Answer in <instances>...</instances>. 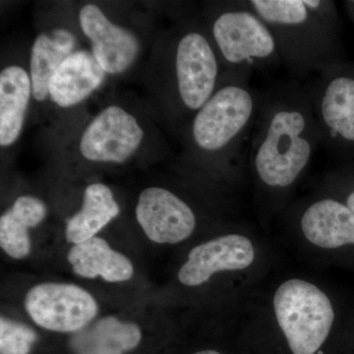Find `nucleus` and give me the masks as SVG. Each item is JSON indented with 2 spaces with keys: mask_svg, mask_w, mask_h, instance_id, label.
<instances>
[{
  "mask_svg": "<svg viewBox=\"0 0 354 354\" xmlns=\"http://www.w3.org/2000/svg\"><path fill=\"white\" fill-rule=\"evenodd\" d=\"M48 209L43 200L23 195L0 218V246L13 259H24L31 252L29 230L46 218Z\"/></svg>",
  "mask_w": 354,
  "mask_h": 354,
  "instance_id": "obj_19",
  "label": "nucleus"
},
{
  "mask_svg": "<svg viewBox=\"0 0 354 354\" xmlns=\"http://www.w3.org/2000/svg\"><path fill=\"white\" fill-rule=\"evenodd\" d=\"M32 95L31 76L23 67L10 65L0 73V146L19 138Z\"/></svg>",
  "mask_w": 354,
  "mask_h": 354,
  "instance_id": "obj_16",
  "label": "nucleus"
},
{
  "mask_svg": "<svg viewBox=\"0 0 354 354\" xmlns=\"http://www.w3.org/2000/svg\"><path fill=\"white\" fill-rule=\"evenodd\" d=\"M193 354H221L220 353H218V351H198L196 353Z\"/></svg>",
  "mask_w": 354,
  "mask_h": 354,
  "instance_id": "obj_23",
  "label": "nucleus"
},
{
  "mask_svg": "<svg viewBox=\"0 0 354 354\" xmlns=\"http://www.w3.org/2000/svg\"><path fill=\"white\" fill-rule=\"evenodd\" d=\"M76 38L66 29L41 32L32 44L30 59L32 97L44 102L50 97V83L60 64L74 53Z\"/></svg>",
  "mask_w": 354,
  "mask_h": 354,
  "instance_id": "obj_18",
  "label": "nucleus"
},
{
  "mask_svg": "<svg viewBox=\"0 0 354 354\" xmlns=\"http://www.w3.org/2000/svg\"><path fill=\"white\" fill-rule=\"evenodd\" d=\"M38 339L36 330L25 324L0 319V353L29 354Z\"/></svg>",
  "mask_w": 354,
  "mask_h": 354,
  "instance_id": "obj_21",
  "label": "nucleus"
},
{
  "mask_svg": "<svg viewBox=\"0 0 354 354\" xmlns=\"http://www.w3.org/2000/svg\"><path fill=\"white\" fill-rule=\"evenodd\" d=\"M174 88L179 111L195 113L220 86L223 68L205 27L189 25L176 39Z\"/></svg>",
  "mask_w": 354,
  "mask_h": 354,
  "instance_id": "obj_6",
  "label": "nucleus"
},
{
  "mask_svg": "<svg viewBox=\"0 0 354 354\" xmlns=\"http://www.w3.org/2000/svg\"><path fill=\"white\" fill-rule=\"evenodd\" d=\"M79 23L92 44L93 55L106 74L118 75L132 66L140 51L134 32L114 24L95 4L81 8Z\"/></svg>",
  "mask_w": 354,
  "mask_h": 354,
  "instance_id": "obj_11",
  "label": "nucleus"
},
{
  "mask_svg": "<svg viewBox=\"0 0 354 354\" xmlns=\"http://www.w3.org/2000/svg\"><path fill=\"white\" fill-rule=\"evenodd\" d=\"M322 132V145L354 144V71L326 67L304 86Z\"/></svg>",
  "mask_w": 354,
  "mask_h": 354,
  "instance_id": "obj_7",
  "label": "nucleus"
},
{
  "mask_svg": "<svg viewBox=\"0 0 354 354\" xmlns=\"http://www.w3.org/2000/svg\"><path fill=\"white\" fill-rule=\"evenodd\" d=\"M67 259L73 272L86 279L102 277L109 283H121L129 281L134 274L131 261L113 250L101 237L75 244L70 249Z\"/></svg>",
  "mask_w": 354,
  "mask_h": 354,
  "instance_id": "obj_15",
  "label": "nucleus"
},
{
  "mask_svg": "<svg viewBox=\"0 0 354 354\" xmlns=\"http://www.w3.org/2000/svg\"><path fill=\"white\" fill-rule=\"evenodd\" d=\"M346 206L348 207L349 209L354 213V191L353 192L349 193L348 198H346Z\"/></svg>",
  "mask_w": 354,
  "mask_h": 354,
  "instance_id": "obj_22",
  "label": "nucleus"
},
{
  "mask_svg": "<svg viewBox=\"0 0 354 354\" xmlns=\"http://www.w3.org/2000/svg\"><path fill=\"white\" fill-rule=\"evenodd\" d=\"M251 138L247 155L263 185L283 190L297 183L323 139L304 86L283 82L261 93Z\"/></svg>",
  "mask_w": 354,
  "mask_h": 354,
  "instance_id": "obj_1",
  "label": "nucleus"
},
{
  "mask_svg": "<svg viewBox=\"0 0 354 354\" xmlns=\"http://www.w3.org/2000/svg\"><path fill=\"white\" fill-rule=\"evenodd\" d=\"M274 308L293 354H315L327 339L335 320L329 297L302 279H290L279 286Z\"/></svg>",
  "mask_w": 354,
  "mask_h": 354,
  "instance_id": "obj_5",
  "label": "nucleus"
},
{
  "mask_svg": "<svg viewBox=\"0 0 354 354\" xmlns=\"http://www.w3.org/2000/svg\"><path fill=\"white\" fill-rule=\"evenodd\" d=\"M106 74L92 53L74 51L51 78L50 99L62 108L76 106L102 85Z\"/></svg>",
  "mask_w": 354,
  "mask_h": 354,
  "instance_id": "obj_13",
  "label": "nucleus"
},
{
  "mask_svg": "<svg viewBox=\"0 0 354 354\" xmlns=\"http://www.w3.org/2000/svg\"><path fill=\"white\" fill-rule=\"evenodd\" d=\"M211 12L206 28L220 58L221 78L249 81L255 70L281 64L269 26L247 0L216 4Z\"/></svg>",
  "mask_w": 354,
  "mask_h": 354,
  "instance_id": "obj_4",
  "label": "nucleus"
},
{
  "mask_svg": "<svg viewBox=\"0 0 354 354\" xmlns=\"http://www.w3.org/2000/svg\"><path fill=\"white\" fill-rule=\"evenodd\" d=\"M304 236L325 249L354 244V213L346 204L325 198L312 203L300 220Z\"/></svg>",
  "mask_w": 354,
  "mask_h": 354,
  "instance_id": "obj_14",
  "label": "nucleus"
},
{
  "mask_svg": "<svg viewBox=\"0 0 354 354\" xmlns=\"http://www.w3.org/2000/svg\"><path fill=\"white\" fill-rule=\"evenodd\" d=\"M120 213V206L109 186L90 184L84 191L82 208L67 221V241L75 245L92 239Z\"/></svg>",
  "mask_w": 354,
  "mask_h": 354,
  "instance_id": "obj_20",
  "label": "nucleus"
},
{
  "mask_svg": "<svg viewBox=\"0 0 354 354\" xmlns=\"http://www.w3.org/2000/svg\"><path fill=\"white\" fill-rule=\"evenodd\" d=\"M144 130L131 113L109 106L88 123L81 136V155L91 162L122 164L139 150Z\"/></svg>",
  "mask_w": 354,
  "mask_h": 354,
  "instance_id": "obj_9",
  "label": "nucleus"
},
{
  "mask_svg": "<svg viewBox=\"0 0 354 354\" xmlns=\"http://www.w3.org/2000/svg\"><path fill=\"white\" fill-rule=\"evenodd\" d=\"M269 26L281 64L307 78L339 64L335 6L325 0H247Z\"/></svg>",
  "mask_w": 354,
  "mask_h": 354,
  "instance_id": "obj_2",
  "label": "nucleus"
},
{
  "mask_svg": "<svg viewBox=\"0 0 354 354\" xmlns=\"http://www.w3.org/2000/svg\"><path fill=\"white\" fill-rule=\"evenodd\" d=\"M25 308L39 327L57 333L85 329L99 312L97 301L87 290L62 283L32 286L26 295Z\"/></svg>",
  "mask_w": 354,
  "mask_h": 354,
  "instance_id": "obj_8",
  "label": "nucleus"
},
{
  "mask_svg": "<svg viewBox=\"0 0 354 354\" xmlns=\"http://www.w3.org/2000/svg\"><path fill=\"white\" fill-rule=\"evenodd\" d=\"M261 93L249 81L223 78L216 92L196 113L190 127L192 155L220 164L244 155V144L255 125Z\"/></svg>",
  "mask_w": 354,
  "mask_h": 354,
  "instance_id": "obj_3",
  "label": "nucleus"
},
{
  "mask_svg": "<svg viewBox=\"0 0 354 354\" xmlns=\"http://www.w3.org/2000/svg\"><path fill=\"white\" fill-rule=\"evenodd\" d=\"M254 259L255 250L247 237L223 235L194 247L179 270L178 279L184 286H201L216 272L246 269Z\"/></svg>",
  "mask_w": 354,
  "mask_h": 354,
  "instance_id": "obj_12",
  "label": "nucleus"
},
{
  "mask_svg": "<svg viewBox=\"0 0 354 354\" xmlns=\"http://www.w3.org/2000/svg\"><path fill=\"white\" fill-rule=\"evenodd\" d=\"M142 330L134 323L106 317L70 339L74 354H127L139 346Z\"/></svg>",
  "mask_w": 354,
  "mask_h": 354,
  "instance_id": "obj_17",
  "label": "nucleus"
},
{
  "mask_svg": "<svg viewBox=\"0 0 354 354\" xmlns=\"http://www.w3.org/2000/svg\"><path fill=\"white\" fill-rule=\"evenodd\" d=\"M135 213L147 237L158 244L185 241L196 227V216L189 205L158 186L142 191Z\"/></svg>",
  "mask_w": 354,
  "mask_h": 354,
  "instance_id": "obj_10",
  "label": "nucleus"
}]
</instances>
